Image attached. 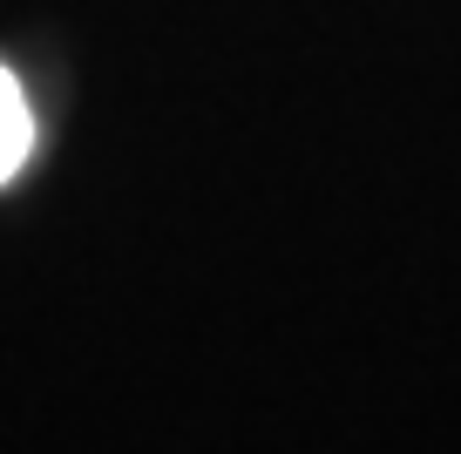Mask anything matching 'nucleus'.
Here are the masks:
<instances>
[{"label":"nucleus","mask_w":461,"mask_h":454,"mask_svg":"<svg viewBox=\"0 0 461 454\" xmlns=\"http://www.w3.org/2000/svg\"><path fill=\"white\" fill-rule=\"evenodd\" d=\"M28 150H34V109L21 95V82L0 68V184L28 163Z\"/></svg>","instance_id":"nucleus-1"}]
</instances>
